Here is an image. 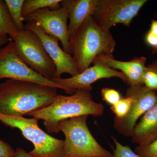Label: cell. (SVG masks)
Listing matches in <instances>:
<instances>
[{"label": "cell", "mask_w": 157, "mask_h": 157, "mask_svg": "<svg viewBox=\"0 0 157 157\" xmlns=\"http://www.w3.org/2000/svg\"><path fill=\"white\" fill-rule=\"evenodd\" d=\"M98 0H63L61 6L67 9L70 23L68 25L69 40L72 39L85 20L92 16Z\"/></svg>", "instance_id": "obj_14"}, {"label": "cell", "mask_w": 157, "mask_h": 157, "mask_svg": "<svg viewBox=\"0 0 157 157\" xmlns=\"http://www.w3.org/2000/svg\"><path fill=\"white\" fill-rule=\"evenodd\" d=\"M102 100L110 106L117 103L122 98L120 93L114 89L105 87L101 91Z\"/></svg>", "instance_id": "obj_22"}, {"label": "cell", "mask_w": 157, "mask_h": 157, "mask_svg": "<svg viewBox=\"0 0 157 157\" xmlns=\"http://www.w3.org/2000/svg\"><path fill=\"white\" fill-rule=\"evenodd\" d=\"M116 45L110 31L98 25L92 16L85 20L70 40V53L79 73L89 68L99 56H113Z\"/></svg>", "instance_id": "obj_3"}, {"label": "cell", "mask_w": 157, "mask_h": 157, "mask_svg": "<svg viewBox=\"0 0 157 157\" xmlns=\"http://www.w3.org/2000/svg\"><path fill=\"white\" fill-rule=\"evenodd\" d=\"M0 27L8 34L11 40L19 33L14 25L5 1L0 0Z\"/></svg>", "instance_id": "obj_18"}, {"label": "cell", "mask_w": 157, "mask_h": 157, "mask_svg": "<svg viewBox=\"0 0 157 157\" xmlns=\"http://www.w3.org/2000/svg\"><path fill=\"white\" fill-rule=\"evenodd\" d=\"M144 40L147 44L153 49V53L157 52V36L148 31L144 37Z\"/></svg>", "instance_id": "obj_25"}, {"label": "cell", "mask_w": 157, "mask_h": 157, "mask_svg": "<svg viewBox=\"0 0 157 157\" xmlns=\"http://www.w3.org/2000/svg\"><path fill=\"white\" fill-rule=\"evenodd\" d=\"M0 121L7 126L20 130L23 136L33 144L29 153L34 157H65L64 140L50 136L40 128L33 117H13L0 113Z\"/></svg>", "instance_id": "obj_5"}, {"label": "cell", "mask_w": 157, "mask_h": 157, "mask_svg": "<svg viewBox=\"0 0 157 157\" xmlns=\"http://www.w3.org/2000/svg\"><path fill=\"white\" fill-rule=\"evenodd\" d=\"M63 0H25L22 9V16L30 14L34 11L45 8L56 10L61 7Z\"/></svg>", "instance_id": "obj_16"}, {"label": "cell", "mask_w": 157, "mask_h": 157, "mask_svg": "<svg viewBox=\"0 0 157 157\" xmlns=\"http://www.w3.org/2000/svg\"><path fill=\"white\" fill-rule=\"evenodd\" d=\"M147 60L144 57H135L130 61H121L115 59L113 56L102 55L96 57L94 61L100 62L113 70H119L126 77L127 84L135 86L144 85Z\"/></svg>", "instance_id": "obj_13"}, {"label": "cell", "mask_w": 157, "mask_h": 157, "mask_svg": "<svg viewBox=\"0 0 157 157\" xmlns=\"http://www.w3.org/2000/svg\"><path fill=\"white\" fill-rule=\"evenodd\" d=\"M112 139L115 145L112 157H140L130 147L121 144L115 137L112 136Z\"/></svg>", "instance_id": "obj_21"}, {"label": "cell", "mask_w": 157, "mask_h": 157, "mask_svg": "<svg viewBox=\"0 0 157 157\" xmlns=\"http://www.w3.org/2000/svg\"><path fill=\"white\" fill-rule=\"evenodd\" d=\"M25 0H5L9 14L14 25L19 32L25 29L22 16L23 5Z\"/></svg>", "instance_id": "obj_17"}, {"label": "cell", "mask_w": 157, "mask_h": 157, "mask_svg": "<svg viewBox=\"0 0 157 157\" xmlns=\"http://www.w3.org/2000/svg\"><path fill=\"white\" fill-rule=\"evenodd\" d=\"M12 157H34L21 148H17Z\"/></svg>", "instance_id": "obj_27"}, {"label": "cell", "mask_w": 157, "mask_h": 157, "mask_svg": "<svg viewBox=\"0 0 157 157\" xmlns=\"http://www.w3.org/2000/svg\"><path fill=\"white\" fill-rule=\"evenodd\" d=\"M143 84L149 89L157 92V59L146 66L143 76Z\"/></svg>", "instance_id": "obj_19"}, {"label": "cell", "mask_w": 157, "mask_h": 157, "mask_svg": "<svg viewBox=\"0 0 157 157\" xmlns=\"http://www.w3.org/2000/svg\"><path fill=\"white\" fill-rule=\"evenodd\" d=\"M25 27V28L31 30L36 34L46 52L54 63L56 71L53 78H61V76L63 73H68L71 76L79 73L73 56L60 47L58 39L45 34L35 23H27Z\"/></svg>", "instance_id": "obj_11"}, {"label": "cell", "mask_w": 157, "mask_h": 157, "mask_svg": "<svg viewBox=\"0 0 157 157\" xmlns=\"http://www.w3.org/2000/svg\"><path fill=\"white\" fill-rule=\"evenodd\" d=\"M94 66L76 76L70 78H51V80L64 87L76 91L80 89L92 90L91 85L100 79L116 77L127 84L126 77L123 73L113 70L106 65L97 61L93 62Z\"/></svg>", "instance_id": "obj_12"}, {"label": "cell", "mask_w": 157, "mask_h": 157, "mask_svg": "<svg viewBox=\"0 0 157 157\" xmlns=\"http://www.w3.org/2000/svg\"><path fill=\"white\" fill-rule=\"evenodd\" d=\"M132 102L131 97L126 96L124 98H122L116 104L111 106L110 109L115 115V117L122 119L125 117L130 109Z\"/></svg>", "instance_id": "obj_20"}, {"label": "cell", "mask_w": 157, "mask_h": 157, "mask_svg": "<svg viewBox=\"0 0 157 157\" xmlns=\"http://www.w3.org/2000/svg\"><path fill=\"white\" fill-rule=\"evenodd\" d=\"M157 93L144 85L129 86L126 96L132 98V105L125 117L114 118V128L123 136L132 137L138 120L157 103Z\"/></svg>", "instance_id": "obj_9"}, {"label": "cell", "mask_w": 157, "mask_h": 157, "mask_svg": "<svg viewBox=\"0 0 157 157\" xmlns=\"http://www.w3.org/2000/svg\"><path fill=\"white\" fill-rule=\"evenodd\" d=\"M14 151L10 144L0 140V157H12Z\"/></svg>", "instance_id": "obj_24"}, {"label": "cell", "mask_w": 157, "mask_h": 157, "mask_svg": "<svg viewBox=\"0 0 157 157\" xmlns=\"http://www.w3.org/2000/svg\"><path fill=\"white\" fill-rule=\"evenodd\" d=\"M11 40L8 34L0 27V48Z\"/></svg>", "instance_id": "obj_26"}, {"label": "cell", "mask_w": 157, "mask_h": 157, "mask_svg": "<svg viewBox=\"0 0 157 157\" xmlns=\"http://www.w3.org/2000/svg\"><path fill=\"white\" fill-rule=\"evenodd\" d=\"M12 41L19 58L35 72L51 80L56 67L36 34L25 28L19 32Z\"/></svg>", "instance_id": "obj_6"}, {"label": "cell", "mask_w": 157, "mask_h": 157, "mask_svg": "<svg viewBox=\"0 0 157 157\" xmlns=\"http://www.w3.org/2000/svg\"><path fill=\"white\" fill-rule=\"evenodd\" d=\"M92 90L80 89L70 96L57 95L49 106L29 113L37 120H42L49 134H58L60 122L81 115L99 117L104 112V105L93 100Z\"/></svg>", "instance_id": "obj_2"}, {"label": "cell", "mask_w": 157, "mask_h": 157, "mask_svg": "<svg viewBox=\"0 0 157 157\" xmlns=\"http://www.w3.org/2000/svg\"><path fill=\"white\" fill-rule=\"evenodd\" d=\"M147 0H98L92 17L104 29L121 24L130 26L132 20L147 2Z\"/></svg>", "instance_id": "obj_7"}, {"label": "cell", "mask_w": 157, "mask_h": 157, "mask_svg": "<svg viewBox=\"0 0 157 157\" xmlns=\"http://www.w3.org/2000/svg\"><path fill=\"white\" fill-rule=\"evenodd\" d=\"M5 78L33 82L63 90L71 95L75 92L43 77L26 65L17 56L15 44L11 40L0 48V80Z\"/></svg>", "instance_id": "obj_8"}, {"label": "cell", "mask_w": 157, "mask_h": 157, "mask_svg": "<svg viewBox=\"0 0 157 157\" xmlns=\"http://www.w3.org/2000/svg\"><path fill=\"white\" fill-rule=\"evenodd\" d=\"M23 17L24 21L35 23L45 34L58 39L63 50L71 55L67 25L69 17L65 7L61 6L56 10L39 9Z\"/></svg>", "instance_id": "obj_10"}, {"label": "cell", "mask_w": 157, "mask_h": 157, "mask_svg": "<svg viewBox=\"0 0 157 157\" xmlns=\"http://www.w3.org/2000/svg\"><path fill=\"white\" fill-rule=\"evenodd\" d=\"M135 152L140 157H157V139L149 144L137 145Z\"/></svg>", "instance_id": "obj_23"}, {"label": "cell", "mask_w": 157, "mask_h": 157, "mask_svg": "<svg viewBox=\"0 0 157 157\" xmlns=\"http://www.w3.org/2000/svg\"><path fill=\"white\" fill-rule=\"evenodd\" d=\"M88 116H79L60 122L65 135V157H112L113 153L96 140L88 127Z\"/></svg>", "instance_id": "obj_4"}, {"label": "cell", "mask_w": 157, "mask_h": 157, "mask_svg": "<svg viewBox=\"0 0 157 157\" xmlns=\"http://www.w3.org/2000/svg\"><path fill=\"white\" fill-rule=\"evenodd\" d=\"M149 31L151 33L157 36V19L151 20L150 28Z\"/></svg>", "instance_id": "obj_28"}, {"label": "cell", "mask_w": 157, "mask_h": 157, "mask_svg": "<svg viewBox=\"0 0 157 157\" xmlns=\"http://www.w3.org/2000/svg\"><path fill=\"white\" fill-rule=\"evenodd\" d=\"M57 88L33 82L9 79L0 83V113L23 117L53 103Z\"/></svg>", "instance_id": "obj_1"}, {"label": "cell", "mask_w": 157, "mask_h": 157, "mask_svg": "<svg viewBox=\"0 0 157 157\" xmlns=\"http://www.w3.org/2000/svg\"><path fill=\"white\" fill-rule=\"evenodd\" d=\"M156 18L157 19V11L156 12ZM156 54H157V52H156Z\"/></svg>", "instance_id": "obj_29"}, {"label": "cell", "mask_w": 157, "mask_h": 157, "mask_svg": "<svg viewBox=\"0 0 157 157\" xmlns=\"http://www.w3.org/2000/svg\"><path fill=\"white\" fill-rule=\"evenodd\" d=\"M132 143L144 145L157 139V103L145 113L134 128Z\"/></svg>", "instance_id": "obj_15"}]
</instances>
